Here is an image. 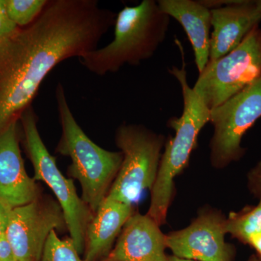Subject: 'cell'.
Masks as SVG:
<instances>
[{
    "instance_id": "cell-1",
    "label": "cell",
    "mask_w": 261,
    "mask_h": 261,
    "mask_svg": "<svg viewBox=\"0 0 261 261\" xmlns=\"http://www.w3.org/2000/svg\"><path fill=\"white\" fill-rule=\"evenodd\" d=\"M116 18L97 0H49L34 23L0 39V132L32 106L53 68L97 49Z\"/></svg>"
},
{
    "instance_id": "cell-2",
    "label": "cell",
    "mask_w": 261,
    "mask_h": 261,
    "mask_svg": "<svg viewBox=\"0 0 261 261\" xmlns=\"http://www.w3.org/2000/svg\"><path fill=\"white\" fill-rule=\"evenodd\" d=\"M178 45L183 61L181 68L173 66L168 71L181 87L183 111L181 116L173 117L168 121V126L174 130V136L165 144L147 213L160 226L166 224L168 209L174 197V179L188 166L192 152L197 148L200 132L211 121V110L188 83L183 47L181 43Z\"/></svg>"
},
{
    "instance_id": "cell-3",
    "label": "cell",
    "mask_w": 261,
    "mask_h": 261,
    "mask_svg": "<svg viewBox=\"0 0 261 261\" xmlns=\"http://www.w3.org/2000/svg\"><path fill=\"white\" fill-rule=\"evenodd\" d=\"M170 21L154 0L125 6L116 15L112 42L86 53L79 61L99 76L117 73L125 65L137 66L150 59L164 42Z\"/></svg>"
},
{
    "instance_id": "cell-4",
    "label": "cell",
    "mask_w": 261,
    "mask_h": 261,
    "mask_svg": "<svg viewBox=\"0 0 261 261\" xmlns=\"http://www.w3.org/2000/svg\"><path fill=\"white\" fill-rule=\"evenodd\" d=\"M56 99L61 126L56 152L71 161L68 176L80 182L82 200L94 214L116 179L123 154L102 148L89 138L75 120L60 82L57 84Z\"/></svg>"
},
{
    "instance_id": "cell-5",
    "label": "cell",
    "mask_w": 261,
    "mask_h": 261,
    "mask_svg": "<svg viewBox=\"0 0 261 261\" xmlns=\"http://www.w3.org/2000/svg\"><path fill=\"white\" fill-rule=\"evenodd\" d=\"M38 116L32 106L27 108L19 121L21 125L25 152L34 168V179L50 188L64 215L67 230L80 253L84 252L85 236L94 214L77 193L72 178L63 176L38 129Z\"/></svg>"
},
{
    "instance_id": "cell-6",
    "label": "cell",
    "mask_w": 261,
    "mask_h": 261,
    "mask_svg": "<svg viewBox=\"0 0 261 261\" xmlns=\"http://www.w3.org/2000/svg\"><path fill=\"white\" fill-rule=\"evenodd\" d=\"M166 142L164 135L145 125H120L115 133V143L123 154V161L106 199L133 205L142 192L151 190Z\"/></svg>"
},
{
    "instance_id": "cell-7",
    "label": "cell",
    "mask_w": 261,
    "mask_h": 261,
    "mask_svg": "<svg viewBox=\"0 0 261 261\" xmlns=\"http://www.w3.org/2000/svg\"><path fill=\"white\" fill-rule=\"evenodd\" d=\"M261 75V29L247 34L226 56L209 61L192 87L209 109L223 104Z\"/></svg>"
},
{
    "instance_id": "cell-8",
    "label": "cell",
    "mask_w": 261,
    "mask_h": 261,
    "mask_svg": "<svg viewBox=\"0 0 261 261\" xmlns=\"http://www.w3.org/2000/svg\"><path fill=\"white\" fill-rule=\"evenodd\" d=\"M261 118V75L223 104L211 110L214 134L210 142L213 167L221 169L245 153L242 140Z\"/></svg>"
},
{
    "instance_id": "cell-9",
    "label": "cell",
    "mask_w": 261,
    "mask_h": 261,
    "mask_svg": "<svg viewBox=\"0 0 261 261\" xmlns=\"http://www.w3.org/2000/svg\"><path fill=\"white\" fill-rule=\"evenodd\" d=\"M65 229L58 201L40 195L27 205L13 208L5 236L18 261H39L51 231Z\"/></svg>"
},
{
    "instance_id": "cell-10",
    "label": "cell",
    "mask_w": 261,
    "mask_h": 261,
    "mask_svg": "<svg viewBox=\"0 0 261 261\" xmlns=\"http://www.w3.org/2000/svg\"><path fill=\"white\" fill-rule=\"evenodd\" d=\"M226 217L211 207L202 209L186 228L166 234L174 256L195 261H233L235 247L226 243Z\"/></svg>"
},
{
    "instance_id": "cell-11",
    "label": "cell",
    "mask_w": 261,
    "mask_h": 261,
    "mask_svg": "<svg viewBox=\"0 0 261 261\" xmlns=\"http://www.w3.org/2000/svg\"><path fill=\"white\" fill-rule=\"evenodd\" d=\"M18 121L12 122L0 132V200L13 208L27 205L41 195L37 181L25 171Z\"/></svg>"
},
{
    "instance_id": "cell-12",
    "label": "cell",
    "mask_w": 261,
    "mask_h": 261,
    "mask_svg": "<svg viewBox=\"0 0 261 261\" xmlns=\"http://www.w3.org/2000/svg\"><path fill=\"white\" fill-rule=\"evenodd\" d=\"M212 28L210 61L238 47L261 22V0H239L235 4L211 10Z\"/></svg>"
},
{
    "instance_id": "cell-13",
    "label": "cell",
    "mask_w": 261,
    "mask_h": 261,
    "mask_svg": "<svg viewBox=\"0 0 261 261\" xmlns=\"http://www.w3.org/2000/svg\"><path fill=\"white\" fill-rule=\"evenodd\" d=\"M166 234L148 215L134 213L102 261H169Z\"/></svg>"
},
{
    "instance_id": "cell-14",
    "label": "cell",
    "mask_w": 261,
    "mask_h": 261,
    "mask_svg": "<svg viewBox=\"0 0 261 261\" xmlns=\"http://www.w3.org/2000/svg\"><path fill=\"white\" fill-rule=\"evenodd\" d=\"M160 8L179 23L186 33L195 56L198 73L210 61L212 16L200 0H159Z\"/></svg>"
},
{
    "instance_id": "cell-15",
    "label": "cell",
    "mask_w": 261,
    "mask_h": 261,
    "mask_svg": "<svg viewBox=\"0 0 261 261\" xmlns=\"http://www.w3.org/2000/svg\"><path fill=\"white\" fill-rule=\"evenodd\" d=\"M134 213L133 205L105 199L87 228L84 260H104Z\"/></svg>"
},
{
    "instance_id": "cell-16",
    "label": "cell",
    "mask_w": 261,
    "mask_h": 261,
    "mask_svg": "<svg viewBox=\"0 0 261 261\" xmlns=\"http://www.w3.org/2000/svg\"><path fill=\"white\" fill-rule=\"evenodd\" d=\"M226 232L247 245L252 237L261 233V199L256 205L245 206L226 218Z\"/></svg>"
},
{
    "instance_id": "cell-17",
    "label": "cell",
    "mask_w": 261,
    "mask_h": 261,
    "mask_svg": "<svg viewBox=\"0 0 261 261\" xmlns=\"http://www.w3.org/2000/svg\"><path fill=\"white\" fill-rule=\"evenodd\" d=\"M49 0H4L7 13L18 28L34 23L42 13Z\"/></svg>"
},
{
    "instance_id": "cell-18",
    "label": "cell",
    "mask_w": 261,
    "mask_h": 261,
    "mask_svg": "<svg viewBox=\"0 0 261 261\" xmlns=\"http://www.w3.org/2000/svg\"><path fill=\"white\" fill-rule=\"evenodd\" d=\"M71 239L62 240L56 231L49 234L39 261H86L81 258Z\"/></svg>"
},
{
    "instance_id": "cell-19",
    "label": "cell",
    "mask_w": 261,
    "mask_h": 261,
    "mask_svg": "<svg viewBox=\"0 0 261 261\" xmlns=\"http://www.w3.org/2000/svg\"><path fill=\"white\" fill-rule=\"evenodd\" d=\"M247 185L250 192L261 199V161L257 163L256 166L249 171L247 175Z\"/></svg>"
},
{
    "instance_id": "cell-20",
    "label": "cell",
    "mask_w": 261,
    "mask_h": 261,
    "mask_svg": "<svg viewBox=\"0 0 261 261\" xmlns=\"http://www.w3.org/2000/svg\"><path fill=\"white\" fill-rule=\"evenodd\" d=\"M18 29L7 13L4 0H0V39L8 37Z\"/></svg>"
},
{
    "instance_id": "cell-21",
    "label": "cell",
    "mask_w": 261,
    "mask_h": 261,
    "mask_svg": "<svg viewBox=\"0 0 261 261\" xmlns=\"http://www.w3.org/2000/svg\"><path fill=\"white\" fill-rule=\"evenodd\" d=\"M13 207L0 200V237L5 235Z\"/></svg>"
},
{
    "instance_id": "cell-22",
    "label": "cell",
    "mask_w": 261,
    "mask_h": 261,
    "mask_svg": "<svg viewBox=\"0 0 261 261\" xmlns=\"http://www.w3.org/2000/svg\"><path fill=\"white\" fill-rule=\"evenodd\" d=\"M0 261H18L5 235L0 237Z\"/></svg>"
},
{
    "instance_id": "cell-23",
    "label": "cell",
    "mask_w": 261,
    "mask_h": 261,
    "mask_svg": "<svg viewBox=\"0 0 261 261\" xmlns=\"http://www.w3.org/2000/svg\"><path fill=\"white\" fill-rule=\"evenodd\" d=\"M247 245L255 250V255L261 260V233L252 237L247 242Z\"/></svg>"
},
{
    "instance_id": "cell-24",
    "label": "cell",
    "mask_w": 261,
    "mask_h": 261,
    "mask_svg": "<svg viewBox=\"0 0 261 261\" xmlns=\"http://www.w3.org/2000/svg\"><path fill=\"white\" fill-rule=\"evenodd\" d=\"M168 259H169V261H195L192 260H187V259L179 258V257L174 256V255L168 256Z\"/></svg>"
},
{
    "instance_id": "cell-25",
    "label": "cell",
    "mask_w": 261,
    "mask_h": 261,
    "mask_svg": "<svg viewBox=\"0 0 261 261\" xmlns=\"http://www.w3.org/2000/svg\"><path fill=\"white\" fill-rule=\"evenodd\" d=\"M247 261H261L260 259L256 255H252Z\"/></svg>"
}]
</instances>
